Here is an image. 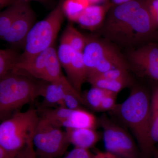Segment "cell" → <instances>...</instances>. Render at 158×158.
<instances>
[{"label": "cell", "mask_w": 158, "mask_h": 158, "mask_svg": "<svg viewBox=\"0 0 158 158\" xmlns=\"http://www.w3.org/2000/svg\"><path fill=\"white\" fill-rule=\"evenodd\" d=\"M39 118L38 110L30 108L3 120L0 125V146L11 151L24 149L33 138Z\"/></svg>", "instance_id": "4"}, {"label": "cell", "mask_w": 158, "mask_h": 158, "mask_svg": "<svg viewBox=\"0 0 158 158\" xmlns=\"http://www.w3.org/2000/svg\"><path fill=\"white\" fill-rule=\"evenodd\" d=\"M18 1L19 0H0L1 9L12 6Z\"/></svg>", "instance_id": "30"}, {"label": "cell", "mask_w": 158, "mask_h": 158, "mask_svg": "<svg viewBox=\"0 0 158 158\" xmlns=\"http://www.w3.org/2000/svg\"><path fill=\"white\" fill-rule=\"evenodd\" d=\"M42 116L60 128L96 129L98 126V118L85 109L73 110L62 107L46 108L43 110Z\"/></svg>", "instance_id": "9"}, {"label": "cell", "mask_w": 158, "mask_h": 158, "mask_svg": "<svg viewBox=\"0 0 158 158\" xmlns=\"http://www.w3.org/2000/svg\"><path fill=\"white\" fill-rule=\"evenodd\" d=\"M112 4H92L82 13L77 23L83 28L93 31L99 28L104 22L106 15Z\"/></svg>", "instance_id": "12"}, {"label": "cell", "mask_w": 158, "mask_h": 158, "mask_svg": "<svg viewBox=\"0 0 158 158\" xmlns=\"http://www.w3.org/2000/svg\"><path fill=\"white\" fill-rule=\"evenodd\" d=\"M33 143L39 158H59L65 153L70 144L65 131L41 116L33 136Z\"/></svg>", "instance_id": "7"}, {"label": "cell", "mask_w": 158, "mask_h": 158, "mask_svg": "<svg viewBox=\"0 0 158 158\" xmlns=\"http://www.w3.org/2000/svg\"><path fill=\"white\" fill-rule=\"evenodd\" d=\"M152 158H158V151L157 150L156 152H155Z\"/></svg>", "instance_id": "34"}, {"label": "cell", "mask_w": 158, "mask_h": 158, "mask_svg": "<svg viewBox=\"0 0 158 158\" xmlns=\"http://www.w3.org/2000/svg\"><path fill=\"white\" fill-rule=\"evenodd\" d=\"M90 1L93 4H97L98 3L104 2L106 0H90Z\"/></svg>", "instance_id": "33"}, {"label": "cell", "mask_w": 158, "mask_h": 158, "mask_svg": "<svg viewBox=\"0 0 158 158\" xmlns=\"http://www.w3.org/2000/svg\"><path fill=\"white\" fill-rule=\"evenodd\" d=\"M76 52H83L87 42V37L72 25H68L63 33Z\"/></svg>", "instance_id": "23"}, {"label": "cell", "mask_w": 158, "mask_h": 158, "mask_svg": "<svg viewBox=\"0 0 158 158\" xmlns=\"http://www.w3.org/2000/svg\"><path fill=\"white\" fill-rule=\"evenodd\" d=\"M101 28L106 40L127 48L144 45L156 31L144 0L114 6Z\"/></svg>", "instance_id": "1"}, {"label": "cell", "mask_w": 158, "mask_h": 158, "mask_svg": "<svg viewBox=\"0 0 158 158\" xmlns=\"http://www.w3.org/2000/svg\"><path fill=\"white\" fill-rule=\"evenodd\" d=\"M150 135L153 143H158V87L154 88L151 94Z\"/></svg>", "instance_id": "20"}, {"label": "cell", "mask_w": 158, "mask_h": 158, "mask_svg": "<svg viewBox=\"0 0 158 158\" xmlns=\"http://www.w3.org/2000/svg\"><path fill=\"white\" fill-rule=\"evenodd\" d=\"M24 149L20 151H11L0 146V158H19Z\"/></svg>", "instance_id": "26"}, {"label": "cell", "mask_w": 158, "mask_h": 158, "mask_svg": "<svg viewBox=\"0 0 158 158\" xmlns=\"http://www.w3.org/2000/svg\"><path fill=\"white\" fill-rule=\"evenodd\" d=\"M43 82L35 81L31 77L17 72L10 73L0 79L1 119L9 118L40 96Z\"/></svg>", "instance_id": "3"}, {"label": "cell", "mask_w": 158, "mask_h": 158, "mask_svg": "<svg viewBox=\"0 0 158 158\" xmlns=\"http://www.w3.org/2000/svg\"><path fill=\"white\" fill-rule=\"evenodd\" d=\"M94 158H118L107 152H99L94 155Z\"/></svg>", "instance_id": "29"}, {"label": "cell", "mask_w": 158, "mask_h": 158, "mask_svg": "<svg viewBox=\"0 0 158 158\" xmlns=\"http://www.w3.org/2000/svg\"><path fill=\"white\" fill-rule=\"evenodd\" d=\"M117 94L108 92L103 99L100 112H111L116 107Z\"/></svg>", "instance_id": "24"}, {"label": "cell", "mask_w": 158, "mask_h": 158, "mask_svg": "<svg viewBox=\"0 0 158 158\" xmlns=\"http://www.w3.org/2000/svg\"><path fill=\"white\" fill-rule=\"evenodd\" d=\"M106 151L118 158H141L138 144L127 131L104 113L98 118Z\"/></svg>", "instance_id": "8"}, {"label": "cell", "mask_w": 158, "mask_h": 158, "mask_svg": "<svg viewBox=\"0 0 158 158\" xmlns=\"http://www.w3.org/2000/svg\"><path fill=\"white\" fill-rule=\"evenodd\" d=\"M65 131L69 143L75 148L90 149L102 138L95 129L66 128Z\"/></svg>", "instance_id": "13"}, {"label": "cell", "mask_w": 158, "mask_h": 158, "mask_svg": "<svg viewBox=\"0 0 158 158\" xmlns=\"http://www.w3.org/2000/svg\"><path fill=\"white\" fill-rule=\"evenodd\" d=\"M69 82L64 76L55 81H44L40 93V96L44 98V104L59 105V107H66L63 96L65 86Z\"/></svg>", "instance_id": "14"}, {"label": "cell", "mask_w": 158, "mask_h": 158, "mask_svg": "<svg viewBox=\"0 0 158 158\" xmlns=\"http://www.w3.org/2000/svg\"><path fill=\"white\" fill-rule=\"evenodd\" d=\"M88 81L92 86L116 94L133 84L132 82L111 80L98 76L88 78Z\"/></svg>", "instance_id": "17"}, {"label": "cell", "mask_w": 158, "mask_h": 158, "mask_svg": "<svg viewBox=\"0 0 158 158\" xmlns=\"http://www.w3.org/2000/svg\"><path fill=\"white\" fill-rule=\"evenodd\" d=\"M65 15L60 4L42 20L34 25L26 37L19 62L31 59L54 45Z\"/></svg>", "instance_id": "6"}, {"label": "cell", "mask_w": 158, "mask_h": 158, "mask_svg": "<svg viewBox=\"0 0 158 158\" xmlns=\"http://www.w3.org/2000/svg\"><path fill=\"white\" fill-rule=\"evenodd\" d=\"M20 56L12 49L0 50V79L13 71Z\"/></svg>", "instance_id": "19"}, {"label": "cell", "mask_w": 158, "mask_h": 158, "mask_svg": "<svg viewBox=\"0 0 158 158\" xmlns=\"http://www.w3.org/2000/svg\"><path fill=\"white\" fill-rule=\"evenodd\" d=\"M131 65L141 75L158 81V45L149 43L128 54Z\"/></svg>", "instance_id": "10"}, {"label": "cell", "mask_w": 158, "mask_h": 158, "mask_svg": "<svg viewBox=\"0 0 158 158\" xmlns=\"http://www.w3.org/2000/svg\"><path fill=\"white\" fill-rule=\"evenodd\" d=\"M27 2L19 0L12 6H9L0 14V38L3 37L9 31L11 25L24 8Z\"/></svg>", "instance_id": "16"}, {"label": "cell", "mask_w": 158, "mask_h": 158, "mask_svg": "<svg viewBox=\"0 0 158 158\" xmlns=\"http://www.w3.org/2000/svg\"><path fill=\"white\" fill-rule=\"evenodd\" d=\"M108 91L92 86L83 97L85 106L97 112H100L103 99Z\"/></svg>", "instance_id": "22"}, {"label": "cell", "mask_w": 158, "mask_h": 158, "mask_svg": "<svg viewBox=\"0 0 158 158\" xmlns=\"http://www.w3.org/2000/svg\"><path fill=\"white\" fill-rule=\"evenodd\" d=\"M156 31L158 30V11L151 16Z\"/></svg>", "instance_id": "31"}, {"label": "cell", "mask_w": 158, "mask_h": 158, "mask_svg": "<svg viewBox=\"0 0 158 158\" xmlns=\"http://www.w3.org/2000/svg\"><path fill=\"white\" fill-rule=\"evenodd\" d=\"M92 4L90 0H65L62 8L65 16L69 20L77 22L85 9Z\"/></svg>", "instance_id": "18"}, {"label": "cell", "mask_w": 158, "mask_h": 158, "mask_svg": "<svg viewBox=\"0 0 158 158\" xmlns=\"http://www.w3.org/2000/svg\"><path fill=\"white\" fill-rule=\"evenodd\" d=\"M132 1L134 0H112V2L115 6H118Z\"/></svg>", "instance_id": "32"}, {"label": "cell", "mask_w": 158, "mask_h": 158, "mask_svg": "<svg viewBox=\"0 0 158 158\" xmlns=\"http://www.w3.org/2000/svg\"><path fill=\"white\" fill-rule=\"evenodd\" d=\"M65 72L70 84L77 92L81 94L82 85L88 79V70L83 59V52H76Z\"/></svg>", "instance_id": "15"}, {"label": "cell", "mask_w": 158, "mask_h": 158, "mask_svg": "<svg viewBox=\"0 0 158 158\" xmlns=\"http://www.w3.org/2000/svg\"><path fill=\"white\" fill-rule=\"evenodd\" d=\"M33 139H30L24 149L25 158H37L36 151L34 148Z\"/></svg>", "instance_id": "27"}, {"label": "cell", "mask_w": 158, "mask_h": 158, "mask_svg": "<svg viewBox=\"0 0 158 158\" xmlns=\"http://www.w3.org/2000/svg\"><path fill=\"white\" fill-rule=\"evenodd\" d=\"M23 1H26V2H27V1H39V2H44L45 0H23Z\"/></svg>", "instance_id": "35"}, {"label": "cell", "mask_w": 158, "mask_h": 158, "mask_svg": "<svg viewBox=\"0 0 158 158\" xmlns=\"http://www.w3.org/2000/svg\"><path fill=\"white\" fill-rule=\"evenodd\" d=\"M144 1L151 16L158 11V0H144Z\"/></svg>", "instance_id": "28"}, {"label": "cell", "mask_w": 158, "mask_h": 158, "mask_svg": "<svg viewBox=\"0 0 158 158\" xmlns=\"http://www.w3.org/2000/svg\"><path fill=\"white\" fill-rule=\"evenodd\" d=\"M83 56L88 78L114 69L130 68L128 62L118 49L106 39L87 37Z\"/></svg>", "instance_id": "5"}, {"label": "cell", "mask_w": 158, "mask_h": 158, "mask_svg": "<svg viewBox=\"0 0 158 158\" xmlns=\"http://www.w3.org/2000/svg\"><path fill=\"white\" fill-rule=\"evenodd\" d=\"M94 155L89 149L75 148L62 158H94Z\"/></svg>", "instance_id": "25"}, {"label": "cell", "mask_w": 158, "mask_h": 158, "mask_svg": "<svg viewBox=\"0 0 158 158\" xmlns=\"http://www.w3.org/2000/svg\"><path fill=\"white\" fill-rule=\"evenodd\" d=\"M151 95L142 86L133 87L129 96L111 111L132 132L141 158H152L156 151L150 135Z\"/></svg>", "instance_id": "2"}, {"label": "cell", "mask_w": 158, "mask_h": 158, "mask_svg": "<svg viewBox=\"0 0 158 158\" xmlns=\"http://www.w3.org/2000/svg\"><path fill=\"white\" fill-rule=\"evenodd\" d=\"M76 52L65 35L62 34L57 54L61 65L65 71L68 69Z\"/></svg>", "instance_id": "21"}, {"label": "cell", "mask_w": 158, "mask_h": 158, "mask_svg": "<svg viewBox=\"0 0 158 158\" xmlns=\"http://www.w3.org/2000/svg\"><path fill=\"white\" fill-rule=\"evenodd\" d=\"M35 19V13L27 3L2 40L12 45L24 46L26 37L34 26Z\"/></svg>", "instance_id": "11"}]
</instances>
